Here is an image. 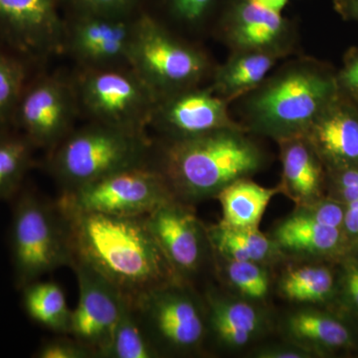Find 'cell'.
I'll use <instances>...</instances> for the list:
<instances>
[{
	"instance_id": "obj_1",
	"label": "cell",
	"mask_w": 358,
	"mask_h": 358,
	"mask_svg": "<svg viewBox=\"0 0 358 358\" xmlns=\"http://www.w3.org/2000/svg\"><path fill=\"white\" fill-rule=\"evenodd\" d=\"M57 206L67 226L73 262L88 266L129 300L167 282L181 281L148 229L145 216L108 215Z\"/></svg>"
},
{
	"instance_id": "obj_2",
	"label": "cell",
	"mask_w": 358,
	"mask_h": 358,
	"mask_svg": "<svg viewBox=\"0 0 358 358\" xmlns=\"http://www.w3.org/2000/svg\"><path fill=\"white\" fill-rule=\"evenodd\" d=\"M244 128L223 129L180 141L154 140L152 164L176 199L192 205L216 199L234 181L262 171L268 155Z\"/></svg>"
},
{
	"instance_id": "obj_3",
	"label": "cell",
	"mask_w": 358,
	"mask_h": 358,
	"mask_svg": "<svg viewBox=\"0 0 358 358\" xmlns=\"http://www.w3.org/2000/svg\"><path fill=\"white\" fill-rule=\"evenodd\" d=\"M245 96L243 128L279 141L305 136L338 98V82L315 63L300 59Z\"/></svg>"
},
{
	"instance_id": "obj_4",
	"label": "cell",
	"mask_w": 358,
	"mask_h": 358,
	"mask_svg": "<svg viewBox=\"0 0 358 358\" xmlns=\"http://www.w3.org/2000/svg\"><path fill=\"white\" fill-rule=\"evenodd\" d=\"M154 145L148 131L87 122L46 152L44 164L62 192H70L117 171L150 164Z\"/></svg>"
},
{
	"instance_id": "obj_5",
	"label": "cell",
	"mask_w": 358,
	"mask_h": 358,
	"mask_svg": "<svg viewBox=\"0 0 358 358\" xmlns=\"http://www.w3.org/2000/svg\"><path fill=\"white\" fill-rule=\"evenodd\" d=\"M129 66L157 99L203 86L215 66L194 41L145 13L138 20Z\"/></svg>"
},
{
	"instance_id": "obj_6",
	"label": "cell",
	"mask_w": 358,
	"mask_h": 358,
	"mask_svg": "<svg viewBox=\"0 0 358 358\" xmlns=\"http://www.w3.org/2000/svg\"><path fill=\"white\" fill-rule=\"evenodd\" d=\"M14 282L20 289L61 267H71L72 251L57 204L36 193H20L10 226Z\"/></svg>"
},
{
	"instance_id": "obj_7",
	"label": "cell",
	"mask_w": 358,
	"mask_h": 358,
	"mask_svg": "<svg viewBox=\"0 0 358 358\" xmlns=\"http://www.w3.org/2000/svg\"><path fill=\"white\" fill-rule=\"evenodd\" d=\"M131 301L160 357H185L203 348L208 338L206 305L190 282H167Z\"/></svg>"
},
{
	"instance_id": "obj_8",
	"label": "cell",
	"mask_w": 358,
	"mask_h": 358,
	"mask_svg": "<svg viewBox=\"0 0 358 358\" xmlns=\"http://www.w3.org/2000/svg\"><path fill=\"white\" fill-rule=\"evenodd\" d=\"M80 117L131 131H148L157 96L131 67L71 70Z\"/></svg>"
},
{
	"instance_id": "obj_9",
	"label": "cell",
	"mask_w": 358,
	"mask_h": 358,
	"mask_svg": "<svg viewBox=\"0 0 358 358\" xmlns=\"http://www.w3.org/2000/svg\"><path fill=\"white\" fill-rule=\"evenodd\" d=\"M80 117L71 71H36L26 84L13 119V128L35 148H55L75 128Z\"/></svg>"
},
{
	"instance_id": "obj_10",
	"label": "cell",
	"mask_w": 358,
	"mask_h": 358,
	"mask_svg": "<svg viewBox=\"0 0 358 358\" xmlns=\"http://www.w3.org/2000/svg\"><path fill=\"white\" fill-rule=\"evenodd\" d=\"M176 199L166 178L152 164L110 174L70 192H62L59 206L115 216H147Z\"/></svg>"
},
{
	"instance_id": "obj_11",
	"label": "cell",
	"mask_w": 358,
	"mask_h": 358,
	"mask_svg": "<svg viewBox=\"0 0 358 358\" xmlns=\"http://www.w3.org/2000/svg\"><path fill=\"white\" fill-rule=\"evenodd\" d=\"M62 50L82 70L131 67L129 55L141 16L120 18L63 9Z\"/></svg>"
},
{
	"instance_id": "obj_12",
	"label": "cell",
	"mask_w": 358,
	"mask_h": 358,
	"mask_svg": "<svg viewBox=\"0 0 358 358\" xmlns=\"http://www.w3.org/2000/svg\"><path fill=\"white\" fill-rule=\"evenodd\" d=\"M64 17L61 0H0L2 45L43 69L52 57L61 55Z\"/></svg>"
},
{
	"instance_id": "obj_13",
	"label": "cell",
	"mask_w": 358,
	"mask_h": 358,
	"mask_svg": "<svg viewBox=\"0 0 358 358\" xmlns=\"http://www.w3.org/2000/svg\"><path fill=\"white\" fill-rule=\"evenodd\" d=\"M145 221L181 281L190 282L214 258L207 227L192 205L171 200L145 216Z\"/></svg>"
},
{
	"instance_id": "obj_14",
	"label": "cell",
	"mask_w": 358,
	"mask_h": 358,
	"mask_svg": "<svg viewBox=\"0 0 358 358\" xmlns=\"http://www.w3.org/2000/svg\"><path fill=\"white\" fill-rule=\"evenodd\" d=\"M230 102L208 86L195 87L157 99L148 129L157 138L180 141L223 129L243 128L231 117Z\"/></svg>"
},
{
	"instance_id": "obj_15",
	"label": "cell",
	"mask_w": 358,
	"mask_h": 358,
	"mask_svg": "<svg viewBox=\"0 0 358 358\" xmlns=\"http://www.w3.org/2000/svg\"><path fill=\"white\" fill-rule=\"evenodd\" d=\"M216 28L232 51L270 52L284 58L294 50V26L257 0H228Z\"/></svg>"
},
{
	"instance_id": "obj_16",
	"label": "cell",
	"mask_w": 358,
	"mask_h": 358,
	"mask_svg": "<svg viewBox=\"0 0 358 358\" xmlns=\"http://www.w3.org/2000/svg\"><path fill=\"white\" fill-rule=\"evenodd\" d=\"M79 300L72 310L70 336L103 358L127 296L105 278L83 263L74 261Z\"/></svg>"
},
{
	"instance_id": "obj_17",
	"label": "cell",
	"mask_w": 358,
	"mask_h": 358,
	"mask_svg": "<svg viewBox=\"0 0 358 358\" xmlns=\"http://www.w3.org/2000/svg\"><path fill=\"white\" fill-rule=\"evenodd\" d=\"M207 329L219 346L241 350L271 331V319L262 305L209 291L204 298Z\"/></svg>"
},
{
	"instance_id": "obj_18",
	"label": "cell",
	"mask_w": 358,
	"mask_h": 358,
	"mask_svg": "<svg viewBox=\"0 0 358 358\" xmlns=\"http://www.w3.org/2000/svg\"><path fill=\"white\" fill-rule=\"evenodd\" d=\"M320 159L336 169L358 166V117L334 101L305 134Z\"/></svg>"
},
{
	"instance_id": "obj_19",
	"label": "cell",
	"mask_w": 358,
	"mask_h": 358,
	"mask_svg": "<svg viewBox=\"0 0 358 358\" xmlns=\"http://www.w3.org/2000/svg\"><path fill=\"white\" fill-rule=\"evenodd\" d=\"M282 162L281 194L293 200L296 206L313 203L322 194V159L305 136L278 141Z\"/></svg>"
},
{
	"instance_id": "obj_20",
	"label": "cell",
	"mask_w": 358,
	"mask_h": 358,
	"mask_svg": "<svg viewBox=\"0 0 358 358\" xmlns=\"http://www.w3.org/2000/svg\"><path fill=\"white\" fill-rule=\"evenodd\" d=\"M285 341L305 348L312 355L341 350L352 345V336L338 319L310 307L286 313L280 322Z\"/></svg>"
},
{
	"instance_id": "obj_21",
	"label": "cell",
	"mask_w": 358,
	"mask_h": 358,
	"mask_svg": "<svg viewBox=\"0 0 358 358\" xmlns=\"http://www.w3.org/2000/svg\"><path fill=\"white\" fill-rule=\"evenodd\" d=\"M268 236L286 258L331 255L343 243L341 229L322 225L296 207L275 224Z\"/></svg>"
},
{
	"instance_id": "obj_22",
	"label": "cell",
	"mask_w": 358,
	"mask_h": 358,
	"mask_svg": "<svg viewBox=\"0 0 358 358\" xmlns=\"http://www.w3.org/2000/svg\"><path fill=\"white\" fill-rule=\"evenodd\" d=\"M281 58L270 52L232 51L225 63L215 66L208 87L224 100L233 102L260 86Z\"/></svg>"
},
{
	"instance_id": "obj_23",
	"label": "cell",
	"mask_w": 358,
	"mask_h": 358,
	"mask_svg": "<svg viewBox=\"0 0 358 358\" xmlns=\"http://www.w3.org/2000/svg\"><path fill=\"white\" fill-rule=\"evenodd\" d=\"M213 256L224 260L249 261L271 266L286 259L272 238L259 227H230L218 223L207 227Z\"/></svg>"
},
{
	"instance_id": "obj_24",
	"label": "cell",
	"mask_w": 358,
	"mask_h": 358,
	"mask_svg": "<svg viewBox=\"0 0 358 358\" xmlns=\"http://www.w3.org/2000/svg\"><path fill=\"white\" fill-rule=\"evenodd\" d=\"M221 6L222 0H145V13L174 32L199 41Z\"/></svg>"
},
{
	"instance_id": "obj_25",
	"label": "cell",
	"mask_w": 358,
	"mask_h": 358,
	"mask_svg": "<svg viewBox=\"0 0 358 358\" xmlns=\"http://www.w3.org/2000/svg\"><path fill=\"white\" fill-rule=\"evenodd\" d=\"M279 193V185L264 187L250 178L234 181L216 196L222 208L219 223L230 227H259L268 203Z\"/></svg>"
},
{
	"instance_id": "obj_26",
	"label": "cell",
	"mask_w": 358,
	"mask_h": 358,
	"mask_svg": "<svg viewBox=\"0 0 358 358\" xmlns=\"http://www.w3.org/2000/svg\"><path fill=\"white\" fill-rule=\"evenodd\" d=\"M21 291L23 308L33 322L54 333L70 336L72 310L57 282L38 280L26 285Z\"/></svg>"
},
{
	"instance_id": "obj_27",
	"label": "cell",
	"mask_w": 358,
	"mask_h": 358,
	"mask_svg": "<svg viewBox=\"0 0 358 358\" xmlns=\"http://www.w3.org/2000/svg\"><path fill=\"white\" fill-rule=\"evenodd\" d=\"M333 272L326 266L308 264L292 266L278 281V292L285 300L300 305L326 301L334 293Z\"/></svg>"
},
{
	"instance_id": "obj_28",
	"label": "cell",
	"mask_w": 358,
	"mask_h": 358,
	"mask_svg": "<svg viewBox=\"0 0 358 358\" xmlns=\"http://www.w3.org/2000/svg\"><path fill=\"white\" fill-rule=\"evenodd\" d=\"M36 150L17 129L0 131V201L15 196L31 169Z\"/></svg>"
},
{
	"instance_id": "obj_29",
	"label": "cell",
	"mask_w": 358,
	"mask_h": 358,
	"mask_svg": "<svg viewBox=\"0 0 358 358\" xmlns=\"http://www.w3.org/2000/svg\"><path fill=\"white\" fill-rule=\"evenodd\" d=\"M159 353L152 345L134 307L126 298L115 324L109 348L103 358H155Z\"/></svg>"
},
{
	"instance_id": "obj_30",
	"label": "cell",
	"mask_w": 358,
	"mask_h": 358,
	"mask_svg": "<svg viewBox=\"0 0 358 358\" xmlns=\"http://www.w3.org/2000/svg\"><path fill=\"white\" fill-rule=\"evenodd\" d=\"M33 70L24 59L0 46V131L13 128L16 108Z\"/></svg>"
},
{
	"instance_id": "obj_31",
	"label": "cell",
	"mask_w": 358,
	"mask_h": 358,
	"mask_svg": "<svg viewBox=\"0 0 358 358\" xmlns=\"http://www.w3.org/2000/svg\"><path fill=\"white\" fill-rule=\"evenodd\" d=\"M224 274L240 298L262 305L271 291L268 266L249 261L224 260Z\"/></svg>"
},
{
	"instance_id": "obj_32",
	"label": "cell",
	"mask_w": 358,
	"mask_h": 358,
	"mask_svg": "<svg viewBox=\"0 0 358 358\" xmlns=\"http://www.w3.org/2000/svg\"><path fill=\"white\" fill-rule=\"evenodd\" d=\"M63 9L129 18L145 13V0H61Z\"/></svg>"
},
{
	"instance_id": "obj_33",
	"label": "cell",
	"mask_w": 358,
	"mask_h": 358,
	"mask_svg": "<svg viewBox=\"0 0 358 358\" xmlns=\"http://www.w3.org/2000/svg\"><path fill=\"white\" fill-rule=\"evenodd\" d=\"M38 358H94L93 350L72 338H53L45 341L35 352Z\"/></svg>"
},
{
	"instance_id": "obj_34",
	"label": "cell",
	"mask_w": 358,
	"mask_h": 358,
	"mask_svg": "<svg viewBox=\"0 0 358 358\" xmlns=\"http://www.w3.org/2000/svg\"><path fill=\"white\" fill-rule=\"evenodd\" d=\"M322 225L343 229L345 208L331 200H317L313 203L296 206Z\"/></svg>"
},
{
	"instance_id": "obj_35",
	"label": "cell",
	"mask_w": 358,
	"mask_h": 358,
	"mask_svg": "<svg viewBox=\"0 0 358 358\" xmlns=\"http://www.w3.org/2000/svg\"><path fill=\"white\" fill-rule=\"evenodd\" d=\"M250 355L255 358H310L313 357L312 353L305 348L285 339L282 343H267V345L253 348Z\"/></svg>"
},
{
	"instance_id": "obj_36",
	"label": "cell",
	"mask_w": 358,
	"mask_h": 358,
	"mask_svg": "<svg viewBox=\"0 0 358 358\" xmlns=\"http://www.w3.org/2000/svg\"><path fill=\"white\" fill-rule=\"evenodd\" d=\"M339 195L345 204L358 199V166L341 171L338 179Z\"/></svg>"
},
{
	"instance_id": "obj_37",
	"label": "cell",
	"mask_w": 358,
	"mask_h": 358,
	"mask_svg": "<svg viewBox=\"0 0 358 358\" xmlns=\"http://www.w3.org/2000/svg\"><path fill=\"white\" fill-rule=\"evenodd\" d=\"M345 291L350 303L358 310V263L346 265Z\"/></svg>"
},
{
	"instance_id": "obj_38",
	"label": "cell",
	"mask_w": 358,
	"mask_h": 358,
	"mask_svg": "<svg viewBox=\"0 0 358 358\" xmlns=\"http://www.w3.org/2000/svg\"><path fill=\"white\" fill-rule=\"evenodd\" d=\"M339 82L350 91L358 92V55L345 66L339 76Z\"/></svg>"
},
{
	"instance_id": "obj_39",
	"label": "cell",
	"mask_w": 358,
	"mask_h": 358,
	"mask_svg": "<svg viewBox=\"0 0 358 358\" xmlns=\"http://www.w3.org/2000/svg\"><path fill=\"white\" fill-rule=\"evenodd\" d=\"M343 229L350 236H358V199L346 204Z\"/></svg>"
},
{
	"instance_id": "obj_40",
	"label": "cell",
	"mask_w": 358,
	"mask_h": 358,
	"mask_svg": "<svg viewBox=\"0 0 358 358\" xmlns=\"http://www.w3.org/2000/svg\"><path fill=\"white\" fill-rule=\"evenodd\" d=\"M338 2L345 13L358 20V0H338Z\"/></svg>"
},
{
	"instance_id": "obj_41",
	"label": "cell",
	"mask_w": 358,
	"mask_h": 358,
	"mask_svg": "<svg viewBox=\"0 0 358 358\" xmlns=\"http://www.w3.org/2000/svg\"><path fill=\"white\" fill-rule=\"evenodd\" d=\"M257 1L268 8L282 13V9L288 4L289 0H257Z\"/></svg>"
}]
</instances>
